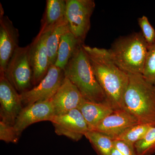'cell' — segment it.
I'll return each instance as SVG.
<instances>
[{"label": "cell", "instance_id": "1", "mask_svg": "<svg viewBox=\"0 0 155 155\" xmlns=\"http://www.w3.org/2000/svg\"><path fill=\"white\" fill-rule=\"evenodd\" d=\"M97 80L114 110L124 109L129 75L117 67L108 50L83 45Z\"/></svg>", "mask_w": 155, "mask_h": 155}, {"label": "cell", "instance_id": "2", "mask_svg": "<svg viewBox=\"0 0 155 155\" xmlns=\"http://www.w3.org/2000/svg\"><path fill=\"white\" fill-rule=\"evenodd\" d=\"M64 72L65 77L76 87L84 99L110 104L95 77L83 45L69 61Z\"/></svg>", "mask_w": 155, "mask_h": 155}, {"label": "cell", "instance_id": "3", "mask_svg": "<svg viewBox=\"0 0 155 155\" xmlns=\"http://www.w3.org/2000/svg\"><path fill=\"white\" fill-rule=\"evenodd\" d=\"M129 75L124 96V109L139 123L155 126V87L141 74Z\"/></svg>", "mask_w": 155, "mask_h": 155}, {"label": "cell", "instance_id": "4", "mask_svg": "<svg viewBox=\"0 0 155 155\" xmlns=\"http://www.w3.org/2000/svg\"><path fill=\"white\" fill-rule=\"evenodd\" d=\"M119 69L128 75L142 74L148 46L141 32L119 37L108 50Z\"/></svg>", "mask_w": 155, "mask_h": 155}, {"label": "cell", "instance_id": "5", "mask_svg": "<svg viewBox=\"0 0 155 155\" xmlns=\"http://www.w3.org/2000/svg\"><path fill=\"white\" fill-rule=\"evenodd\" d=\"M19 94L33 86V71L31 64L29 45L19 47L9 61L3 74Z\"/></svg>", "mask_w": 155, "mask_h": 155}, {"label": "cell", "instance_id": "6", "mask_svg": "<svg viewBox=\"0 0 155 155\" xmlns=\"http://www.w3.org/2000/svg\"><path fill=\"white\" fill-rule=\"evenodd\" d=\"M66 19L70 31L83 44L95 8L93 0H66Z\"/></svg>", "mask_w": 155, "mask_h": 155}, {"label": "cell", "instance_id": "7", "mask_svg": "<svg viewBox=\"0 0 155 155\" xmlns=\"http://www.w3.org/2000/svg\"><path fill=\"white\" fill-rule=\"evenodd\" d=\"M64 78V70L54 65L50 66L46 75L37 85L20 94L23 107L51 100L60 88Z\"/></svg>", "mask_w": 155, "mask_h": 155}, {"label": "cell", "instance_id": "8", "mask_svg": "<svg viewBox=\"0 0 155 155\" xmlns=\"http://www.w3.org/2000/svg\"><path fill=\"white\" fill-rule=\"evenodd\" d=\"M21 96L3 74H0L1 121L14 126L23 108Z\"/></svg>", "mask_w": 155, "mask_h": 155}, {"label": "cell", "instance_id": "9", "mask_svg": "<svg viewBox=\"0 0 155 155\" xmlns=\"http://www.w3.org/2000/svg\"><path fill=\"white\" fill-rule=\"evenodd\" d=\"M51 122L56 134L75 141L80 140L89 130L85 119L78 109L55 116Z\"/></svg>", "mask_w": 155, "mask_h": 155}, {"label": "cell", "instance_id": "10", "mask_svg": "<svg viewBox=\"0 0 155 155\" xmlns=\"http://www.w3.org/2000/svg\"><path fill=\"white\" fill-rule=\"evenodd\" d=\"M1 4L0 13V74L5 71L16 50L19 47V32L8 16L4 14Z\"/></svg>", "mask_w": 155, "mask_h": 155}, {"label": "cell", "instance_id": "11", "mask_svg": "<svg viewBox=\"0 0 155 155\" xmlns=\"http://www.w3.org/2000/svg\"><path fill=\"white\" fill-rule=\"evenodd\" d=\"M55 116L51 99L38 102L23 107L13 126L20 136L31 124L41 121L51 122Z\"/></svg>", "mask_w": 155, "mask_h": 155}, {"label": "cell", "instance_id": "12", "mask_svg": "<svg viewBox=\"0 0 155 155\" xmlns=\"http://www.w3.org/2000/svg\"><path fill=\"white\" fill-rule=\"evenodd\" d=\"M51 31L44 33L39 32L29 45L34 87L37 85L42 80L46 75L50 67L46 43Z\"/></svg>", "mask_w": 155, "mask_h": 155}, {"label": "cell", "instance_id": "13", "mask_svg": "<svg viewBox=\"0 0 155 155\" xmlns=\"http://www.w3.org/2000/svg\"><path fill=\"white\" fill-rule=\"evenodd\" d=\"M84 98L76 87L65 77L58 91L51 99L56 116L78 109Z\"/></svg>", "mask_w": 155, "mask_h": 155}, {"label": "cell", "instance_id": "14", "mask_svg": "<svg viewBox=\"0 0 155 155\" xmlns=\"http://www.w3.org/2000/svg\"><path fill=\"white\" fill-rule=\"evenodd\" d=\"M138 123L137 119L125 109L116 110L103 119L92 130L104 134L114 140L127 128Z\"/></svg>", "mask_w": 155, "mask_h": 155}, {"label": "cell", "instance_id": "15", "mask_svg": "<svg viewBox=\"0 0 155 155\" xmlns=\"http://www.w3.org/2000/svg\"><path fill=\"white\" fill-rule=\"evenodd\" d=\"M78 109L82 114L90 130H94L103 119L114 111L109 104L93 102L84 98Z\"/></svg>", "mask_w": 155, "mask_h": 155}, {"label": "cell", "instance_id": "16", "mask_svg": "<svg viewBox=\"0 0 155 155\" xmlns=\"http://www.w3.org/2000/svg\"><path fill=\"white\" fill-rule=\"evenodd\" d=\"M66 0H48L39 32L45 33L66 21Z\"/></svg>", "mask_w": 155, "mask_h": 155}, {"label": "cell", "instance_id": "17", "mask_svg": "<svg viewBox=\"0 0 155 155\" xmlns=\"http://www.w3.org/2000/svg\"><path fill=\"white\" fill-rule=\"evenodd\" d=\"M82 45L70 31L64 33L60 41L55 66L64 70Z\"/></svg>", "mask_w": 155, "mask_h": 155}, {"label": "cell", "instance_id": "18", "mask_svg": "<svg viewBox=\"0 0 155 155\" xmlns=\"http://www.w3.org/2000/svg\"><path fill=\"white\" fill-rule=\"evenodd\" d=\"M69 31V25L66 20L55 27L51 31V33L48 36L46 44L47 48L50 66L54 65L55 64L61 37Z\"/></svg>", "mask_w": 155, "mask_h": 155}, {"label": "cell", "instance_id": "19", "mask_svg": "<svg viewBox=\"0 0 155 155\" xmlns=\"http://www.w3.org/2000/svg\"><path fill=\"white\" fill-rule=\"evenodd\" d=\"M84 136L88 140L97 155H111L114 140L108 136L95 130H88Z\"/></svg>", "mask_w": 155, "mask_h": 155}, {"label": "cell", "instance_id": "20", "mask_svg": "<svg viewBox=\"0 0 155 155\" xmlns=\"http://www.w3.org/2000/svg\"><path fill=\"white\" fill-rule=\"evenodd\" d=\"M152 126L148 124L138 123L127 128L114 140H123L134 145L144 137Z\"/></svg>", "mask_w": 155, "mask_h": 155}, {"label": "cell", "instance_id": "21", "mask_svg": "<svg viewBox=\"0 0 155 155\" xmlns=\"http://www.w3.org/2000/svg\"><path fill=\"white\" fill-rule=\"evenodd\" d=\"M137 155H152L155 153V126H152L141 140L134 144Z\"/></svg>", "mask_w": 155, "mask_h": 155}, {"label": "cell", "instance_id": "22", "mask_svg": "<svg viewBox=\"0 0 155 155\" xmlns=\"http://www.w3.org/2000/svg\"><path fill=\"white\" fill-rule=\"evenodd\" d=\"M142 75L148 82L155 87V43L148 48Z\"/></svg>", "mask_w": 155, "mask_h": 155}, {"label": "cell", "instance_id": "23", "mask_svg": "<svg viewBox=\"0 0 155 155\" xmlns=\"http://www.w3.org/2000/svg\"><path fill=\"white\" fill-rule=\"evenodd\" d=\"M138 22L141 29V33L149 48L155 43V29L146 16L138 18Z\"/></svg>", "mask_w": 155, "mask_h": 155}, {"label": "cell", "instance_id": "24", "mask_svg": "<svg viewBox=\"0 0 155 155\" xmlns=\"http://www.w3.org/2000/svg\"><path fill=\"white\" fill-rule=\"evenodd\" d=\"M19 136L14 126L0 122V140L7 143H16L19 140Z\"/></svg>", "mask_w": 155, "mask_h": 155}, {"label": "cell", "instance_id": "25", "mask_svg": "<svg viewBox=\"0 0 155 155\" xmlns=\"http://www.w3.org/2000/svg\"><path fill=\"white\" fill-rule=\"evenodd\" d=\"M114 148L122 155H137L134 145L120 140H114Z\"/></svg>", "mask_w": 155, "mask_h": 155}, {"label": "cell", "instance_id": "26", "mask_svg": "<svg viewBox=\"0 0 155 155\" xmlns=\"http://www.w3.org/2000/svg\"><path fill=\"white\" fill-rule=\"evenodd\" d=\"M111 155H122L119 151L117 149H116L114 147L112 150V153H111Z\"/></svg>", "mask_w": 155, "mask_h": 155}]
</instances>
